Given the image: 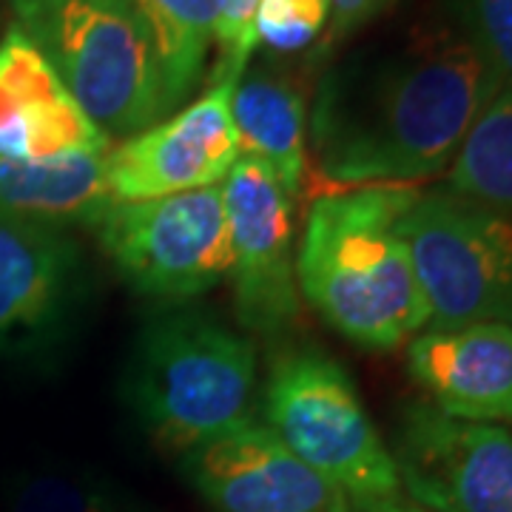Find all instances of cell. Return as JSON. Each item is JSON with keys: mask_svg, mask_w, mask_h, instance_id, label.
Returning a JSON list of instances; mask_svg holds the SVG:
<instances>
[{"mask_svg": "<svg viewBox=\"0 0 512 512\" xmlns=\"http://www.w3.org/2000/svg\"><path fill=\"white\" fill-rule=\"evenodd\" d=\"M231 111L242 154L271 165L293 202L311 185L308 157V94L302 72L285 63L248 66L239 77Z\"/></svg>", "mask_w": 512, "mask_h": 512, "instance_id": "15", "label": "cell"}, {"mask_svg": "<svg viewBox=\"0 0 512 512\" xmlns=\"http://www.w3.org/2000/svg\"><path fill=\"white\" fill-rule=\"evenodd\" d=\"M501 92L453 20L322 66L308 111L311 185L330 191L433 180Z\"/></svg>", "mask_w": 512, "mask_h": 512, "instance_id": "1", "label": "cell"}, {"mask_svg": "<svg viewBox=\"0 0 512 512\" xmlns=\"http://www.w3.org/2000/svg\"><path fill=\"white\" fill-rule=\"evenodd\" d=\"M444 188L512 222V89L498 92L470 128Z\"/></svg>", "mask_w": 512, "mask_h": 512, "instance_id": "18", "label": "cell"}, {"mask_svg": "<svg viewBox=\"0 0 512 512\" xmlns=\"http://www.w3.org/2000/svg\"><path fill=\"white\" fill-rule=\"evenodd\" d=\"M450 12V20L487 63L501 92L512 89V0H453Z\"/></svg>", "mask_w": 512, "mask_h": 512, "instance_id": "20", "label": "cell"}, {"mask_svg": "<svg viewBox=\"0 0 512 512\" xmlns=\"http://www.w3.org/2000/svg\"><path fill=\"white\" fill-rule=\"evenodd\" d=\"M430 328H512V222L447 188L419 191L396 222Z\"/></svg>", "mask_w": 512, "mask_h": 512, "instance_id": "6", "label": "cell"}, {"mask_svg": "<svg viewBox=\"0 0 512 512\" xmlns=\"http://www.w3.org/2000/svg\"><path fill=\"white\" fill-rule=\"evenodd\" d=\"M407 370L430 404L464 421L512 424V328H430L407 345Z\"/></svg>", "mask_w": 512, "mask_h": 512, "instance_id": "14", "label": "cell"}, {"mask_svg": "<svg viewBox=\"0 0 512 512\" xmlns=\"http://www.w3.org/2000/svg\"><path fill=\"white\" fill-rule=\"evenodd\" d=\"M237 83L225 80L208 86L188 109L109 148L106 177L111 197L117 202L157 200L225 183L242 154L231 111Z\"/></svg>", "mask_w": 512, "mask_h": 512, "instance_id": "11", "label": "cell"}, {"mask_svg": "<svg viewBox=\"0 0 512 512\" xmlns=\"http://www.w3.org/2000/svg\"><path fill=\"white\" fill-rule=\"evenodd\" d=\"M180 470L214 512H350L348 495L256 419L185 450Z\"/></svg>", "mask_w": 512, "mask_h": 512, "instance_id": "12", "label": "cell"}, {"mask_svg": "<svg viewBox=\"0 0 512 512\" xmlns=\"http://www.w3.org/2000/svg\"><path fill=\"white\" fill-rule=\"evenodd\" d=\"M134 20L148 37L171 109L185 103L205 74L208 46L214 43V26L222 0H109Z\"/></svg>", "mask_w": 512, "mask_h": 512, "instance_id": "17", "label": "cell"}, {"mask_svg": "<svg viewBox=\"0 0 512 512\" xmlns=\"http://www.w3.org/2000/svg\"><path fill=\"white\" fill-rule=\"evenodd\" d=\"M89 228L120 279L148 299L185 305L231 274L222 185L157 200H114Z\"/></svg>", "mask_w": 512, "mask_h": 512, "instance_id": "7", "label": "cell"}, {"mask_svg": "<svg viewBox=\"0 0 512 512\" xmlns=\"http://www.w3.org/2000/svg\"><path fill=\"white\" fill-rule=\"evenodd\" d=\"M350 512H430L419 504H404L399 498H384V501H370V504H353Z\"/></svg>", "mask_w": 512, "mask_h": 512, "instance_id": "24", "label": "cell"}, {"mask_svg": "<svg viewBox=\"0 0 512 512\" xmlns=\"http://www.w3.org/2000/svg\"><path fill=\"white\" fill-rule=\"evenodd\" d=\"M109 148V134L80 109L46 55L12 26L0 40V160L35 163Z\"/></svg>", "mask_w": 512, "mask_h": 512, "instance_id": "13", "label": "cell"}, {"mask_svg": "<svg viewBox=\"0 0 512 512\" xmlns=\"http://www.w3.org/2000/svg\"><path fill=\"white\" fill-rule=\"evenodd\" d=\"M6 512H151L97 470L49 464L20 473L9 484Z\"/></svg>", "mask_w": 512, "mask_h": 512, "instance_id": "19", "label": "cell"}, {"mask_svg": "<svg viewBox=\"0 0 512 512\" xmlns=\"http://www.w3.org/2000/svg\"><path fill=\"white\" fill-rule=\"evenodd\" d=\"M399 481L430 512H512V427L404 404L393 436Z\"/></svg>", "mask_w": 512, "mask_h": 512, "instance_id": "9", "label": "cell"}, {"mask_svg": "<svg viewBox=\"0 0 512 512\" xmlns=\"http://www.w3.org/2000/svg\"><path fill=\"white\" fill-rule=\"evenodd\" d=\"M330 0H259L254 18L256 46L274 55L311 49L328 32Z\"/></svg>", "mask_w": 512, "mask_h": 512, "instance_id": "21", "label": "cell"}, {"mask_svg": "<svg viewBox=\"0 0 512 512\" xmlns=\"http://www.w3.org/2000/svg\"><path fill=\"white\" fill-rule=\"evenodd\" d=\"M12 12L15 26L109 137L140 134L174 111L148 37L114 3L12 0Z\"/></svg>", "mask_w": 512, "mask_h": 512, "instance_id": "4", "label": "cell"}, {"mask_svg": "<svg viewBox=\"0 0 512 512\" xmlns=\"http://www.w3.org/2000/svg\"><path fill=\"white\" fill-rule=\"evenodd\" d=\"M259 0H222L220 18L214 26V43H217V60L211 66V86L234 80L248 69L251 55L256 49L254 18Z\"/></svg>", "mask_w": 512, "mask_h": 512, "instance_id": "22", "label": "cell"}, {"mask_svg": "<svg viewBox=\"0 0 512 512\" xmlns=\"http://www.w3.org/2000/svg\"><path fill=\"white\" fill-rule=\"evenodd\" d=\"M419 188L376 185L325 191L308 208L296 282L339 336L356 348L396 350L430 325L427 299L396 222Z\"/></svg>", "mask_w": 512, "mask_h": 512, "instance_id": "2", "label": "cell"}, {"mask_svg": "<svg viewBox=\"0 0 512 512\" xmlns=\"http://www.w3.org/2000/svg\"><path fill=\"white\" fill-rule=\"evenodd\" d=\"M396 0H330V23L325 37L319 40V46L313 49V63L325 60L328 52L339 40L350 37L356 29H362L365 23L379 18L387 6H393Z\"/></svg>", "mask_w": 512, "mask_h": 512, "instance_id": "23", "label": "cell"}, {"mask_svg": "<svg viewBox=\"0 0 512 512\" xmlns=\"http://www.w3.org/2000/svg\"><path fill=\"white\" fill-rule=\"evenodd\" d=\"M262 413L276 439L348 495L350 507L399 498L393 453L333 356L316 348L279 353L265 382Z\"/></svg>", "mask_w": 512, "mask_h": 512, "instance_id": "5", "label": "cell"}, {"mask_svg": "<svg viewBox=\"0 0 512 512\" xmlns=\"http://www.w3.org/2000/svg\"><path fill=\"white\" fill-rule=\"evenodd\" d=\"M123 399L151 439L183 456L254 421L256 350L211 311L174 305L137 333Z\"/></svg>", "mask_w": 512, "mask_h": 512, "instance_id": "3", "label": "cell"}, {"mask_svg": "<svg viewBox=\"0 0 512 512\" xmlns=\"http://www.w3.org/2000/svg\"><path fill=\"white\" fill-rule=\"evenodd\" d=\"M92 293L80 242L63 225L0 220V356L49 362Z\"/></svg>", "mask_w": 512, "mask_h": 512, "instance_id": "8", "label": "cell"}, {"mask_svg": "<svg viewBox=\"0 0 512 512\" xmlns=\"http://www.w3.org/2000/svg\"><path fill=\"white\" fill-rule=\"evenodd\" d=\"M109 151H74L52 160H0V220L92 225L114 197L106 177Z\"/></svg>", "mask_w": 512, "mask_h": 512, "instance_id": "16", "label": "cell"}, {"mask_svg": "<svg viewBox=\"0 0 512 512\" xmlns=\"http://www.w3.org/2000/svg\"><path fill=\"white\" fill-rule=\"evenodd\" d=\"M222 194L239 328L262 339H279L293 330L302 311L293 256V200L271 165L254 154H239Z\"/></svg>", "mask_w": 512, "mask_h": 512, "instance_id": "10", "label": "cell"}]
</instances>
